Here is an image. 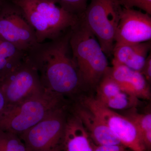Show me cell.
I'll return each instance as SVG.
<instances>
[{"instance_id":"obj_1","label":"cell","mask_w":151,"mask_h":151,"mask_svg":"<svg viewBox=\"0 0 151 151\" xmlns=\"http://www.w3.org/2000/svg\"><path fill=\"white\" fill-rule=\"evenodd\" d=\"M71 29L53 40L37 43L27 58L39 74L45 89L64 96L83 87L70 44Z\"/></svg>"},{"instance_id":"obj_2","label":"cell","mask_w":151,"mask_h":151,"mask_svg":"<svg viewBox=\"0 0 151 151\" xmlns=\"http://www.w3.org/2000/svg\"><path fill=\"white\" fill-rule=\"evenodd\" d=\"M70 44L83 87L96 89L110 67L99 42L81 17L71 29Z\"/></svg>"},{"instance_id":"obj_3","label":"cell","mask_w":151,"mask_h":151,"mask_svg":"<svg viewBox=\"0 0 151 151\" xmlns=\"http://www.w3.org/2000/svg\"><path fill=\"white\" fill-rule=\"evenodd\" d=\"M34 30L38 43L53 40L71 29L79 17L47 0H12Z\"/></svg>"},{"instance_id":"obj_4","label":"cell","mask_w":151,"mask_h":151,"mask_svg":"<svg viewBox=\"0 0 151 151\" xmlns=\"http://www.w3.org/2000/svg\"><path fill=\"white\" fill-rule=\"evenodd\" d=\"M63 97L45 89L22 103L6 107L0 116V130L19 136L65 105Z\"/></svg>"},{"instance_id":"obj_5","label":"cell","mask_w":151,"mask_h":151,"mask_svg":"<svg viewBox=\"0 0 151 151\" xmlns=\"http://www.w3.org/2000/svg\"><path fill=\"white\" fill-rule=\"evenodd\" d=\"M123 7L119 0H91L81 18L106 56H112Z\"/></svg>"},{"instance_id":"obj_6","label":"cell","mask_w":151,"mask_h":151,"mask_svg":"<svg viewBox=\"0 0 151 151\" xmlns=\"http://www.w3.org/2000/svg\"><path fill=\"white\" fill-rule=\"evenodd\" d=\"M65 105L60 107L19 135L28 151H61L67 117Z\"/></svg>"},{"instance_id":"obj_7","label":"cell","mask_w":151,"mask_h":151,"mask_svg":"<svg viewBox=\"0 0 151 151\" xmlns=\"http://www.w3.org/2000/svg\"><path fill=\"white\" fill-rule=\"evenodd\" d=\"M0 38L27 54L38 43L34 30L21 10L6 0L0 6Z\"/></svg>"},{"instance_id":"obj_8","label":"cell","mask_w":151,"mask_h":151,"mask_svg":"<svg viewBox=\"0 0 151 151\" xmlns=\"http://www.w3.org/2000/svg\"><path fill=\"white\" fill-rule=\"evenodd\" d=\"M0 89L5 97L6 107L22 103L45 89L38 72L27 55L17 68L0 83Z\"/></svg>"},{"instance_id":"obj_9","label":"cell","mask_w":151,"mask_h":151,"mask_svg":"<svg viewBox=\"0 0 151 151\" xmlns=\"http://www.w3.org/2000/svg\"><path fill=\"white\" fill-rule=\"evenodd\" d=\"M82 104L105 122L122 145L132 151H147L134 125L126 116L106 108L93 97L84 98Z\"/></svg>"},{"instance_id":"obj_10","label":"cell","mask_w":151,"mask_h":151,"mask_svg":"<svg viewBox=\"0 0 151 151\" xmlns=\"http://www.w3.org/2000/svg\"><path fill=\"white\" fill-rule=\"evenodd\" d=\"M151 17L149 14L123 8L116 29L115 44H134L150 41Z\"/></svg>"},{"instance_id":"obj_11","label":"cell","mask_w":151,"mask_h":151,"mask_svg":"<svg viewBox=\"0 0 151 151\" xmlns=\"http://www.w3.org/2000/svg\"><path fill=\"white\" fill-rule=\"evenodd\" d=\"M112 65L109 73L122 91L139 99H150V84L141 72L119 63Z\"/></svg>"},{"instance_id":"obj_12","label":"cell","mask_w":151,"mask_h":151,"mask_svg":"<svg viewBox=\"0 0 151 151\" xmlns=\"http://www.w3.org/2000/svg\"><path fill=\"white\" fill-rule=\"evenodd\" d=\"M73 114L80 119L94 145H122L105 122L83 106H76Z\"/></svg>"},{"instance_id":"obj_13","label":"cell","mask_w":151,"mask_h":151,"mask_svg":"<svg viewBox=\"0 0 151 151\" xmlns=\"http://www.w3.org/2000/svg\"><path fill=\"white\" fill-rule=\"evenodd\" d=\"M151 49V40L138 43L115 44L112 52V63L140 72Z\"/></svg>"},{"instance_id":"obj_14","label":"cell","mask_w":151,"mask_h":151,"mask_svg":"<svg viewBox=\"0 0 151 151\" xmlns=\"http://www.w3.org/2000/svg\"><path fill=\"white\" fill-rule=\"evenodd\" d=\"M63 150L64 151H94L88 133L77 116L73 114L67 117Z\"/></svg>"},{"instance_id":"obj_15","label":"cell","mask_w":151,"mask_h":151,"mask_svg":"<svg viewBox=\"0 0 151 151\" xmlns=\"http://www.w3.org/2000/svg\"><path fill=\"white\" fill-rule=\"evenodd\" d=\"M27 54L0 38V83L16 69Z\"/></svg>"},{"instance_id":"obj_16","label":"cell","mask_w":151,"mask_h":151,"mask_svg":"<svg viewBox=\"0 0 151 151\" xmlns=\"http://www.w3.org/2000/svg\"><path fill=\"white\" fill-rule=\"evenodd\" d=\"M125 113L126 116L134 125L141 140L147 151L151 150V114H141L136 108L129 109Z\"/></svg>"},{"instance_id":"obj_17","label":"cell","mask_w":151,"mask_h":151,"mask_svg":"<svg viewBox=\"0 0 151 151\" xmlns=\"http://www.w3.org/2000/svg\"><path fill=\"white\" fill-rule=\"evenodd\" d=\"M96 89L97 96L95 98L99 102L112 98L123 91L111 77L109 68L97 85Z\"/></svg>"},{"instance_id":"obj_18","label":"cell","mask_w":151,"mask_h":151,"mask_svg":"<svg viewBox=\"0 0 151 151\" xmlns=\"http://www.w3.org/2000/svg\"><path fill=\"white\" fill-rule=\"evenodd\" d=\"M139 101L137 97L122 91L112 98L99 102L111 110H128L136 108L139 104Z\"/></svg>"},{"instance_id":"obj_19","label":"cell","mask_w":151,"mask_h":151,"mask_svg":"<svg viewBox=\"0 0 151 151\" xmlns=\"http://www.w3.org/2000/svg\"><path fill=\"white\" fill-rule=\"evenodd\" d=\"M0 151H28L19 135L0 130Z\"/></svg>"},{"instance_id":"obj_20","label":"cell","mask_w":151,"mask_h":151,"mask_svg":"<svg viewBox=\"0 0 151 151\" xmlns=\"http://www.w3.org/2000/svg\"><path fill=\"white\" fill-rule=\"evenodd\" d=\"M56 4L70 13L78 17L84 13L88 0H47Z\"/></svg>"},{"instance_id":"obj_21","label":"cell","mask_w":151,"mask_h":151,"mask_svg":"<svg viewBox=\"0 0 151 151\" xmlns=\"http://www.w3.org/2000/svg\"><path fill=\"white\" fill-rule=\"evenodd\" d=\"M119 2L124 8L133 9L136 7L151 14V0H119Z\"/></svg>"},{"instance_id":"obj_22","label":"cell","mask_w":151,"mask_h":151,"mask_svg":"<svg viewBox=\"0 0 151 151\" xmlns=\"http://www.w3.org/2000/svg\"><path fill=\"white\" fill-rule=\"evenodd\" d=\"M94 151H132L122 145H96L94 144Z\"/></svg>"},{"instance_id":"obj_23","label":"cell","mask_w":151,"mask_h":151,"mask_svg":"<svg viewBox=\"0 0 151 151\" xmlns=\"http://www.w3.org/2000/svg\"><path fill=\"white\" fill-rule=\"evenodd\" d=\"M141 73L145 78L149 84L151 81V52L146 60L144 66L141 71Z\"/></svg>"},{"instance_id":"obj_24","label":"cell","mask_w":151,"mask_h":151,"mask_svg":"<svg viewBox=\"0 0 151 151\" xmlns=\"http://www.w3.org/2000/svg\"><path fill=\"white\" fill-rule=\"evenodd\" d=\"M7 103L5 97L0 89V116L6 107Z\"/></svg>"},{"instance_id":"obj_25","label":"cell","mask_w":151,"mask_h":151,"mask_svg":"<svg viewBox=\"0 0 151 151\" xmlns=\"http://www.w3.org/2000/svg\"><path fill=\"white\" fill-rule=\"evenodd\" d=\"M5 0H0V6L3 4V3L5 1Z\"/></svg>"}]
</instances>
